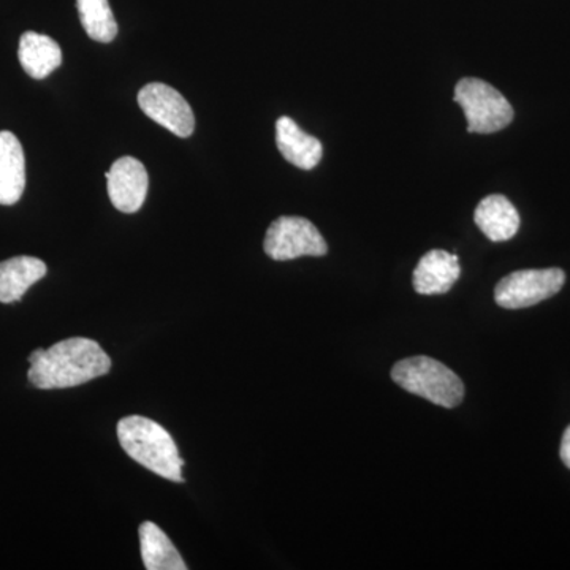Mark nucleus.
Listing matches in <instances>:
<instances>
[{"label": "nucleus", "instance_id": "20e7f679", "mask_svg": "<svg viewBox=\"0 0 570 570\" xmlns=\"http://www.w3.org/2000/svg\"><path fill=\"white\" fill-rule=\"evenodd\" d=\"M455 102L463 108L468 132L497 134L513 121L509 100L490 82L479 78H463L455 88Z\"/></svg>", "mask_w": 570, "mask_h": 570}, {"label": "nucleus", "instance_id": "4468645a", "mask_svg": "<svg viewBox=\"0 0 570 570\" xmlns=\"http://www.w3.org/2000/svg\"><path fill=\"white\" fill-rule=\"evenodd\" d=\"M18 58L29 77L43 80L61 67L62 50L51 37L29 31L21 36Z\"/></svg>", "mask_w": 570, "mask_h": 570}, {"label": "nucleus", "instance_id": "ddd939ff", "mask_svg": "<svg viewBox=\"0 0 570 570\" xmlns=\"http://www.w3.org/2000/svg\"><path fill=\"white\" fill-rule=\"evenodd\" d=\"M47 272L45 262L29 255L0 262V303L20 302L33 284L47 276Z\"/></svg>", "mask_w": 570, "mask_h": 570}, {"label": "nucleus", "instance_id": "f257e3e1", "mask_svg": "<svg viewBox=\"0 0 570 570\" xmlns=\"http://www.w3.org/2000/svg\"><path fill=\"white\" fill-rule=\"evenodd\" d=\"M29 363V382L41 390L77 387L111 370L110 356L88 337H70L50 348H36Z\"/></svg>", "mask_w": 570, "mask_h": 570}, {"label": "nucleus", "instance_id": "2eb2a0df", "mask_svg": "<svg viewBox=\"0 0 570 570\" xmlns=\"http://www.w3.org/2000/svg\"><path fill=\"white\" fill-rule=\"evenodd\" d=\"M142 562L148 570H186V562L168 535L151 521H145L138 530Z\"/></svg>", "mask_w": 570, "mask_h": 570}, {"label": "nucleus", "instance_id": "9d476101", "mask_svg": "<svg viewBox=\"0 0 570 570\" xmlns=\"http://www.w3.org/2000/svg\"><path fill=\"white\" fill-rule=\"evenodd\" d=\"M276 145L284 159L302 170H313L324 156L322 142L299 129L287 116L276 121Z\"/></svg>", "mask_w": 570, "mask_h": 570}, {"label": "nucleus", "instance_id": "1a4fd4ad", "mask_svg": "<svg viewBox=\"0 0 570 570\" xmlns=\"http://www.w3.org/2000/svg\"><path fill=\"white\" fill-rule=\"evenodd\" d=\"M460 275L459 257L455 254L433 249L420 258L412 283L420 295H442L448 294Z\"/></svg>", "mask_w": 570, "mask_h": 570}, {"label": "nucleus", "instance_id": "423d86ee", "mask_svg": "<svg viewBox=\"0 0 570 570\" xmlns=\"http://www.w3.org/2000/svg\"><path fill=\"white\" fill-rule=\"evenodd\" d=\"M566 283L560 268L521 269L502 277L494 288V299L504 309H524L546 302Z\"/></svg>", "mask_w": 570, "mask_h": 570}, {"label": "nucleus", "instance_id": "dca6fc26", "mask_svg": "<svg viewBox=\"0 0 570 570\" xmlns=\"http://www.w3.org/2000/svg\"><path fill=\"white\" fill-rule=\"evenodd\" d=\"M77 7L82 28L92 40L110 43L116 39L118 22L108 0H77Z\"/></svg>", "mask_w": 570, "mask_h": 570}, {"label": "nucleus", "instance_id": "0eeeda50", "mask_svg": "<svg viewBox=\"0 0 570 570\" xmlns=\"http://www.w3.org/2000/svg\"><path fill=\"white\" fill-rule=\"evenodd\" d=\"M141 111L154 122L160 124L176 137L187 138L194 134L193 108L181 94L164 82H151L138 92Z\"/></svg>", "mask_w": 570, "mask_h": 570}, {"label": "nucleus", "instance_id": "7ed1b4c3", "mask_svg": "<svg viewBox=\"0 0 570 570\" xmlns=\"http://www.w3.org/2000/svg\"><path fill=\"white\" fill-rule=\"evenodd\" d=\"M392 379L401 389L431 401L438 406H460L464 397L463 381L444 363L430 356L401 360L392 370Z\"/></svg>", "mask_w": 570, "mask_h": 570}, {"label": "nucleus", "instance_id": "f8f14e48", "mask_svg": "<svg viewBox=\"0 0 570 570\" xmlns=\"http://www.w3.org/2000/svg\"><path fill=\"white\" fill-rule=\"evenodd\" d=\"M474 220L487 238L494 243L508 242L520 228V214L504 195H489L478 205Z\"/></svg>", "mask_w": 570, "mask_h": 570}, {"label": "nucleus", "instance_id": "39448f33", "mask_svg": "<svg viewBox=\"0 0 570 570\" xmlns=\"http://www.w3.org/2000/svg\"><path fill=\"white\" fill-rule=\"evenodd\" d=\"M264 249L268 257L277 262L295 261L305 255L322 257L328 253V246L316 225L298 216L277 217L266 232Z\"/></svg>", "mask_w": 570, "mask_h": 570}, {"label": "nucleus", "instance_id": "9b49d317", "mask_svg": "<svg viewBox=\"0 0 570 570\" xmlns=\"http://www.w3.org/2000/svg\"><path fill=\"white\" fill-rule=\"evenodd\" d=\"M26 187L24 151L17 135L0 132V205L20 202Z\"/></svg>", "mask_w": 570, "mask_h": 570}, {"label": "nucleus", "instance_id": "f3484780", "mask_svg": "<svg viewBox=\"0 0 570 570\" xmlns=\"http://www.w3.org/2000/svg\"><path fill=\"white\" fill-rule=\"evenodd\" d=\"M560 455L562 463L570 469V425L564 431V434H562Z\"/></svg>", "mask_w": 570, "mask_h": 570}, {"label": "nucleus", "instance_id": "f03ea898", "mask_svg": "<svg viewBox=\"0 0 570 570\" xmlns=\"http://www.w3.org/2000/svg\"><path fill=\"white\" fill-rule=\"evenodd\" d=\"M118 439L124 452L141 466L171 482H184V460L174 438L159 423L130 415L118 423Z\"/></svg>", "mask_w": 570, "mask_h": 570}, {"label": "nucleus", "instance_id": "6e6552de", "mask_svg": "<svg viewBox=\"0 0 570 570\" xmlns=\"http://www.w3.org/2000/svg\"><path fill=\"white\" fill-rule=\"evenodd\" d=\"M108 195L116 209L132 214L140 212L148 195L149 176L145 165L135 157L124 156L105 174Z\"/></svg>", "mask_w": 570, "mask_h": 570}]
</instances>
